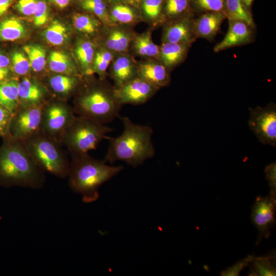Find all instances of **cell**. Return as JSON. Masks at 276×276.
Returning <instances> with one entry per match:
<instances>
[{"label":"cell","mask_w":276,"mask_h":276,"mask_svg":"<svg viewBox=\"0 0 276 276\" xmlns=\"http://www.w3.org/2000/svg\"><path fill=\"white\" fill-rule=\"evenodd\" d=\"M45 181V173L33 159L25 141L11 136L3 139L0 146V186L40 189Z\"/></svg>","instance_id":"cell-1"},{"label":"cell","mask_w":276,"mask_h":276,"mask_svg":"<svg viewBox=\"0 0 276 276\" xmlns=\"http://www.w3.org/2000/svg\"><path fill=\"white\" fill-rule=\"evenodd\" d=\"M124 129L121 135L110 137L104 161L121 160L136 167L155 155L152 142L153 130L148 125L135 124L127 117L121 118Z\"/></svg>","instance_id":"cell-2"},{"label":"cell","mask_w":276,"mask_h":276,"mask_svg":"<svg viewBox=\"0 0 276 276\" xmlns=\"http://www.w3.org/2000/svg\"><path fill=\"white\" fill-rule=\"evenodd\" d=\"M67 177L68 186L75 193L81 195L85 203H91L99 197L100 187L119 174L123 166L108 165L88 153L71 155Z\"/></svg>","instance_id":"cell-3"},{"label":"cell","mask_w":276,"mask_h":276,"mask_svg":"<svg viewBox=\"0 0 276 276\" xmlns=\"http://www.w3.org/2000/svg\"><path fill=\"white\" fill-rule=\"evenodd\" d=\"M100 79L91 81L77 92L73 109L78 116L87 117L107 124L119 117L122 105L117 101L114 87Z\"/></svg>","instance_id":"cell-4"},{"label":"cell","mask_w":276,"mask_h":276,"mask_svg":"<svg viewBox=\"0 0 276 276\" xmlns=\"http://www.w3.org/2000/svg\"><path fill=\"white\" fill-rule=\"evenodd\" d=\"M25 142L33 159L43 172L59 178L67 177L70 162L58 138L40 131Z\"/></svg>","instance_id":"cell-5"},{"label":"cell","mask_w":276,"mask_h":276,"mask_svg":"<svg viewBox=\"0 0 276 276\" xmlns=\"http://www.w3.org/2000/svg\"><path fill=\"white\" fill-rule=\"evenodd\" d=\"M112 130L105 124L77 116L58 139L71 155L82 154L96 149L106 138V134Z\"/></svg>","instance_id":"cell-6"},{"label":"cell","mask_w":276,"mask_h":276,"mask_svg":"<svg viewBox=\"0 0 276 276\" xmlns=\"http://www.w3.org/2000/svg\"><path fill=\"white\" fill-rule=\"evenodd\" d=\"M75 114L66 101L49 99L42 108L40 131L58 139L73 122Z\"/></svg>","instance_id":"cell-7"},{"label":"cell","mask_w":276,"mask_h":276,"mask_svg":"<svg viewBox=\"0 0 276 276\" xmlns=\"http://www.w3.org/2000/svg\"><path fill=\"white\" fill-rule=\"evenodd\" d=\"M248 125L259 141L276 146V105L272 102L264 107L249 108Z\"/></svg>","instance_id":"cell-8"},{"label":"cell","mask_w":276,"mask_h":276,"mask_svg":"<svg viewBox=\"0 0 276 276\" xmlns=\"http://www.w3.org/2000/svg\"><path fill=\"white\" fill-rule=\"evenodd\" d=\"M43 104L26 107H19L13 113L11 121L10 136L25 141L39 132L41 110Z\"/></svg>","instance_id":"cell-9"},{"label":"cell","mask_w":276,"mask_h":276,"mask_svg":"<svg viewBox=\"0 0 276 276\" xmlns=\"http://www.w3.org/2000/svg\"><path fill=\"white\" fill-rule=\"evenodd\" d=\"M276 197L270 194L266 196H258L252 206L251 219L257 229L258 236L256 244L263 238H268L275 224Z\"/></svg>","instance_id":"cell-10"},{"label":"cell","mask_w":276,"mask_h":276,"mask_svg":"<svg viewBox=\"0 0 276 276\" xmlns=\"http://www.w3.org/2000/svg\"><path fill=\"white\" fill-rule=\"evenodd\" d=\"M158 89L137 77L119 87H114V95L121 105L126 104L136 105L147 102Z\"/></svg>","instance_id":"cell-11"},{"label":"cell","mask_w":276,"mask_h":276,"mask_svg":"<svg viewBox=\"0 0 276 276\" xmlns=\"http://www.w3.org/2000/svg\"><path fill=\"white\" fill-rule=\"evenodd\" d=\"M193 14L190 12L169 20L163 31V42L192 44L197 39L193 31Z\"/></svg>","instance_id":"cell-12"},{"label":"cell","mask_w":276,"mask_h":276,"mask_svg":"<svg viewBox=\"0 0 276 276\" xmlns=\"http://www.w3.org/2000/svg\"><path fill=\"white\" fill-rule=\"evenodd\" d=\"M228 29L223 39L214 48V52L217 53L235 47L241 46L254 41V30L244 21L228 20Z\"/></svg>","instance_id":"cell-13"},{"label":"cell","mask_w":276,"mask_h":276,"mask_svg":"<svg viewBox=\"0 0 276 276\" xmlns=\"http://www.w3.org/2000/svg\"><path fill=\"white\" fill-rule=\"evenodd\" d=\"M18 88L19 107L42 105L49 100L46 87L35 78L22 77L18 80Z\"/></svg>","instance_id":"cell-14"},{"label":"cell","mask_w":276,"mask_h":276,"mask_svg":"<svg viewBox=\"0 0 276 276\" xmlns=\"http://www.w3.org/2000/svg\"><path fill=\"white\" fill-rule=\"evenodd\" d=\"M102 38V48L114 53H125L135 36L133 33L121 25H107Z\"/></svg>","instance_id":"cell-15"},{"label":"cell","mask_w":276,"mask_h":276,"mask_svg":"<svg viewBox=\"0 0 276 276\" xmlns=\"http://www.w3.org/2000/svg\"><path fill=\"white\" fill-rule=\"evenodd\" d=\"M226 16L223 12H203L194 18L193 31L196 38L212 40L219 31Z\"/></svg>","instance_id":"cell-16"},{"label":"cell","mask_w":276,"mask_h":276,"mask_svg":"<svg viewBox=\"0 0 276 276\" xmlns=\"http://www.w3.org/2000/svg\"><path fill=\"white\" fill-rule=\"evenodd\" d=\"M170 71L158 60L149 59L137 64V77L159 89L170 81Z\"/></svg>","instance_id":"cell-17"},{"label":"cell","mask_w":276,"mask_h":276,"mask_svg":"<svg viewBox=\"0 0 276 276\" xmlns=\"http://www.w3.org/2000/svg\"><path fill=\"white\" fill-rule=\"evenodd\" d=\"M110 75L119 87L137 77V63L126 53L116 56L110 64Z\"/></svg>","instance_id":"cell-18"},{"label":"cell","mask_w":276,"mask_h":276,"mask_svg":"<svg viewBox=\"0 0 276 276\" xmlns=\"http://www.w3.org/2000/svg\"><path fill=\"white\" fill-rule=\"evenodd\" d=\"M51 91L56 99L66 101L72 95L77 93L82 84L79 76L55 74L47 80Z\"/></svg>","instance_id":"cell-19"},{"label":"cell","mask_w":276,"mask_h":276,"mask_svg":"<svg viewBox=\"0 0 276 276\" xmlns=\"http://www.w3.org/2000/svg\"><path fill=\"white\" fill-rule=\"evenodd\" d=\"M191 44L162 42L157 59L170 71L186 59Z\"/></svg>","instance_id":"cell-20"},{"label":"cell","mask_w":276,"mask_h":276,"mask_svg":"<svg viewBox=\"0 0 276 276\" xmlns=\"http://www.w3.org/2000/svg\"><path fill=\"white\" fill-rule=\"evenodd\" d=\"M26 27L18 18L7 16L0 19V41H14L22 38Z\"/></svg>","instance_id":"cell-21"},{"label":"cell","mask_w":276,"mask_h":276,"mask_svg":"<svg viewBox=\"0 0 276 276\" xmlns=\"http://www.w3.org/2000/svg\"><path fill=\"white\" fill-rule=\"evenodd\" d=\"M95 51V45L88 40L79 41L75 48V55L82 73L85 76L93 74L92 67Z\"/></svg>","instance_id":"cell-22"},{"label":"cell","mask_w":276,"mask_h":276,"mask_svg":"<svg viewBox=\"0 0 276 276\" xmlns=\"http://www.w3.org/2000/svg\"><path fill=\"white\" fill-rule=\"evenodd\" d=\"M224 13L228 20L242 21L255 28L250 9L245 6L242 0H224Z\"/></svg>","instance_id":"cell-23"},{"label":"cell","mask_w":276,"mask_h":276,"mask_svg":"<svg viewBox=\"0 0 276 276\" xmlns=\"http://www.w3.org/2000/svg\"><path fill=\"white\" fill-rule=\"evenodd\" d=\"M18 84L15 77L0 84V103L13 113L19 107Z\"/></svg>","instance_id":"cell-24"},{"label":"cell","mask_w":276,"mask_h":276,"mask_svg":"<svg viewBox=\"0 0 276 276\" xmlns=\"http://www.w3.org/2000/svg\"><path fill=\"white\" fill-rule=\"evenodd\" d=\"M131 45L133 51L137 55L157 59L159 47L153 42L150 31H146L138 35H135Z\"/></svg>","instance_id":"cell-25"},{"label":"cell","mask_w":276,"mask_h":276,"mask_svg":"<svg viewBox=\"0 0 276 276\" xmlns=\"http://www.w3.org/2000/svg\"><path fill=\"white\" fill-rule=\"evenodd\" d=\"M49 67L55 74L79 76L71 59L63 52L54 51L50 53L49 58Z\"/></svg>","instance_id":"cell-26"},{"label":"cell","mask_w":276,"mask_h":276,"mask_svg":"<svg viewBox=\"0 0 276 276\" xmlns=\"http://www.w3.org/2000/svg\"><path fill=\"white\" fill-rule=\"evenodd\" d=\"M111 24L129 25L135 22L139 19L136 10L130 5L116 3L109 10Z\"/></svg>","instance_id":"cell-27"},{"label":"cell","mask_w":276,"mask_h":276,"mask_svg":"<svg viewBox=\"0 0 276 276\" xmlns=\"http://www.w3.org/2000/svg\"><path fill=\"white\" fill-rule=\"evenodd\" d=\"M250 264L249 275L272 276L276 275L275 253L262 257L254 256Z\"/></svg>","instance_id":"cell-28"},{"label":"cell","mask_w":276,"mask_h":276,"mask_svg":"<svg viewBox=\"0 0 276 276\" xmlns=\"http://www.w3.org/2000/svg\"><path fill=\"white\" fill-rule=\"evenodd\" d=\"M42 35L44 39L50 44L60 45L67 40L69 31L65 25L55 20L44 30Z\"/></svg>","instance_id":"cell-29"},{"label":"cell","mask_w":276,"mask_h":276,"mask_svg":"<svg viewBox=\"0 0 276 276\" xmlns=\"http://www.w3.org/2000/svg\"><path fill=\"white\" fill-rule=\"evenodd\" d=\"M73 22L77 31L87 35H93L98 32L102 22L93 16L82 13L75 14L73 16Z\"/></svg>","instance_id":"cell-30"},{"label":"cell","mask_w":276,"mask_h":276,"mask_svg":"<svg viewBox=\"0 0 276 276\" xmlns=\"http://www.w3.org/2000/svg\"><path fill=\"white\" fill-rule=\"evenodd\" d=\"M116 53L102 47L96 52L92 70L98 74L100 79L104 80L107 70L116 56Z\"/></svg>","instance_id":"cell-31"},{"label":"cell","mask_w":276,"mask_h":276,"mask_svg":"<svg viewBox=\"0 0 276 276\" xmlns=\"http://www.w3.org/2000/svg\"><path fill=\"white\" fill-rule=\"evenodd\" d=\"M29 60L31 68L35 73L42 72L46 64L45 50L38 45H26L23 48Z\"/></svg>","instance_id":"cell-32"},{"label":"cell","mask_w":276,"mask_h":276,"mask_svg":"<svg viewBox=\"0 0 276 276\" xmlns=\"http://www.w3.org/2000/svg\"><path fill=\"white\" fill-rule=\"evenodd\" d=\"M191 0H165L164 15L169 20L190 12Z\"/></svg>","instance_id":"cell-33"},{"label":"cell","mask_w":276,"mask_h":276,"mask_svg":"<svg viewBox=\"0 0 276 276\" xmlns=\"http://www.w3.org/2000/svg\"><path fill=\"white\" fill-rule=\"evenodd\" d=\"M82 8L95 14L106 25H111L109 10L103 0H85L82 2Z\"/></svg>","instance_id":"cell-34"},{"label":"cell","mask_w":276,"mask_h":276,"mask_svg":"<svg viewBox=\"0 0 276 276\" xmlns=\"http://www.w3.org/2000/svg\"><path fill=\"white\" fill-rule=\"evenodd\" d=\"M10 69L16 76H25L28 74L31 65L28 57L21 51L12 52L10 57Z\"/></svg>","instance_id":"cell-35"},{"label":"cell","mask_w":276,"mask_h":276,"mask_svg":"<svg viewBox=\"0 0 276 276\" xmlns=\"http://www.w3.org/2000/svg\"><path fill=\"white\" fill-rule=\"evenodd\" d=\"M164 0H143L142 7L145 17L151 21L159 18L162 11Z\"/></svg>","instance_id":"cell-36"},{"label":"cell","mask_w":276,"mask_h":276,"mask_svg":"<svg viewBox=\"0 0 276 276\" xmlns=\"http://www.w3.org/2000/svg\"><path fill=\"white\" fill-rule=\"evenodd\" d=\"M191 3L199 12H224V0H191Z\"/></svg>","instance_id":"cell-37"},{"label":"cell","mask_w":276,"mask_h":276,"mask_svg":"<svg viewBox=\"0 0 276 276\" xmlns=\"http://www.w3.org/2000/svg\"><path fill=\"white\" fill-rule=\"evenodd\" d=\"M13 113L0 103V137L10 136V126Z\"/></svg>","instance_id":"cell-38"},{"label":"cell","mask_w":276,"mask_h":276,"mask_svg":"<svg viewBox=\"0 0 276 276\" xmlns=\"http://www.w3.org/2000/svg\"><path fill=\"white\" fill-rule=\"evenodd\" d=\"M49 8L46 2L43 0L38 1L36 9L33 15L34 25L41 27L45 25L49 20Z\"/></svg>","instance_id":"cell-39"},{"label":"cell","mask_w":276,"mask_h":276,"mask_svg":"<svg viewBox=\"0 0 276 276\" xmlns=\"http://www.w3.org/2000/svg\"><path fill=\"white\" fill-rule=\"evenodd\" d=\"M254 256L248 255L245 258H244L231 267H228L225 270L222 271L221 273L222 276H237L245 267L248 266L252 261Z\"/></svg>","instance_id":"cell-40"},{"label":"cell","mask_w":276,"mask_h":276,"mask_svg":"<svg viewBox=\"0 0 276 276\" xmlns=\"http://www.w3.org/2000/svg\"><path fill=\"white\" fill-rule=\"evenodd\" d=\"M38 0H18L15 8L20 13L26 15H33L36 9Z\"/></svg>","instance_id":"cell-41"},{"label":"cell","mask_w":276,"mask_h":276,"mask_svg":"<svg viewBox=\"0 0 276 276\" xmlns=\"http://www.w3.org/2000/svg\"><path fill=\"white\" fill-rule=\"evenodd\" d=\"M266 178L270 189L269 194L276 197V164L275 162L267 165L265 169Z\"/></svg>","instance_id":"cell-42"},{"label":"cell","mask_w":276,"mask_h":276,"mask_svg":"<svg viewBox=\"0 0 276 276\" xmlns=\"http://www.w3.org/2000/svg\"><path fill=\"white\" fill-rule=\"evenodd\" d=\"M12 72L9 67H0V84L14 78L12 76Z\"/></svg>","instance_id":"cell-43"},{"label":"cell","mask_w":276,"mask_h":276,"mask_svg":"<svg viewBox=\"0 0 276 276\" xmlns=\"http://www.w3.org/2000/svg\"><path fill=\"white\" fill-rule=\"evenodd\" d=\"M14 0H0V19L6 14Z\"/></svg>","instance_id":"cell-44"},{"label":"cell","mask_w":276,"mask_h":276,"mask_svg":"<svg viewBox=\"0 0 276 276\" xmlns=\"http://www.w3.org/2000/svg\"><path fill=\"white\" fill-rule=\"evenodd\" d=\"M0 67L10 68V58L2 51H0Z\"/></svg>","instance_id":"cell-45"},{"label":"cell","mask_w":276,"mask_h":276,"mask_svg":"<svg viewBox=\"0 0 276 276\" xmlns=\"http://www.w3.org/2000/svg\"><path fill=\"white\" fill-rule=\"evenodd\" d=\"M58 8L63 9L66 7L70 3V0H51Z\"/></svg>","instance_id":"cell-46"},{"label":"cell","mask_w":276,"mask_h":276,"mask_svg":"<svg viewBox=\"0 0 276 276\" xmlns=\"http://www.w3.org/2000/svg\"><path fill=\"white\" fill-rule=\"evenodd\" d=\"M116 3H123L127 4L130 5H136L140 0H111Z\"/></svg>","instance_id":"cell-47"},{"label":"cell","mask_w":276,"mask_h":276,"mask_svg":"<svg viewBox=\"0 0 276 276\" xmlns=\"http://www.w3.org/2000/svg\"><path fill=\"white\" fill-rule=\"evenodd\" d=\"M243 3L244 4L245 6L250 9V8L251 6V4L254 1V0H242Z\"/></svg>","instance_id":"cell-48"},{"label":"cell","mask_w":276,"mask_h":276,"mask_svg":"<svg viewBox=\"0 0 276 276\" xmlns=\"http://www.w3.org/2000/svg\"><path fill=\"white\" fill-rule=\"evenodd\" d=\"M78 1H81V2H83V1H85V0H78Z\"/></svg>","instance_id":"cell-49"}]
</instances>
